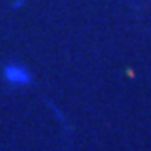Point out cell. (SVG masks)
I'll return each mask as SVG.
<instances>
[{
	"mask_svg": "<svg viewBox=\"0 0 151 151\" xmlns=\"http://www.w3.org/2000/svg\"><path fill=\"white\" fill-rule=\"evenodd\" d=\"M4 79L10 86L24 87L32 82V74H30V70L27 67H24L20 64H9L4 70Z\"/></svg>",
	"mask_w": 151,
	"mask_h": 151,
	"instance_id": "cell-1",
	"label": "cell"
}]
</instances>
